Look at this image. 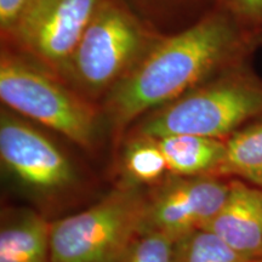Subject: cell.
Here are the masks:
<instances>
[{"label": "cell", "mask_w": 262, "mask_h": 262, "mask_svg": "<svg viewBox=\"0 0 262 262\" xmlns=\"http://www.w3.org/2000/svg\"><path fill=\"white\" fill-rule=\"evenodd\" d=\"M262 29L215 5L198 21L164 35L135 70L100 103L108 137L118 148L140 118L224 72L250 63Z\"/></svg>", "instance_id": "cell-1"}, {"label": "cell", "mask_w": 262, "mask_h": 262, "mask_svg": "<svg viewBox=\"0 0 262 262\" xmlns=\"http://www.w3.org/2000/svg\"><path fill=\"white\" fill-rule=\"evenodd\" d=\"M229 183L219 175H169L147 193L142 231L178 239L206 227L224 205Z\"/></svg>", "instance_id": "cell-8"}, {"label": "cell", "mask_w": 262, "mask_h": 262, "mask_svg": "<svg viewBox=\"0 0 262 262\" xmlns=\"http://www.w3.org/2000/svg\"><path fill=\"white\" fill-rule=\"evenodd\" d=\"M122 182L137 187H156L171 175L158 139L127 134L118 147Z\"/></svg>", "instance_id": "cell-12"}, {"label": "cell", "mask_w": 262, "mask_h": 262, "mask_svg": "<svg viewBox=\"0 0 262 262\" xmlns=\"http://www.w3.org/2000/svg\"><path fill=\"white\" fill-rule=\"evenodd\" d=\"M216 175L239 179L262 188V116L235 131Z\"/></svg>", "instance_id": "cell-13"}, {"label": "cell", "mask_w": 262, "mask_h": 262, "mask_svg": "<svg viewBox=\"0 0 262 262\" xmlns=\"http://www.w3.org/2000/svg\"><path fill=\"white\" fill-rule=\"evenodd\" d=\"M34 0H0V40L16 31Z\"/></svg>", "instance_id": "cell-17"}, {"label": "cell", "mask_w": 262, "mask_h": 262, "mask_svg": "<svg viewBox=\"0 0 262 262\" xmlns=\"http://www.w3.org/2000/svg\"><path fill=\"white\" fill-rule=\"evenodd\" d=\"M49 222L29 208L6 209L0 226V262H50Z\"/></svg>", "instance_id": "cell-10"}, {"label": "cell", "mask_w": 262, "mask_h": 262, "mask_svg": "<svg viewBox=\"0 0 262 262\" xmlns=\"http://www.w3.org/2000/svg\"><path fill=\"white\" fill-rule=\"evenodd\" d=\"M250 262H262V258H260V260H254V261H250Z\"/></svg>", "instance_id": "cell-19"}, {"label": "cell", "mask_w": 262, "mask_h": 262, "mask_svg": "<svg viewBox=\"0 0 262 262\" xmlns=\"http://www.w3.org/2000/svg\"><path fill=\"white\" fill-rule=\"evenodd\" d=\"M45 130L0 108L3 172L34 202L52 205L77 189L80 176L72 157Z\"/></svg>", "instance_id": "cell-6"}, {"label": "cell", "mask_w": 262, "mask_h": 262, "mask_svg": "<svg viewBox=\"0 0 262 262\" xmlns=\"http://www.w3.org/2000/svg\"><path fill=\"white\" fill-rule=\"evenodd\" d=\"M176 239L155 231H142L118 262H172Z\"/></svg>", "instance_id": "cell-16"}, {"label": "cell", "mask_w": 262, "mask_h": 262, "mask_svg": "<svg viewBox=\"0 0 262 262\" xmlns=\"http://www.w3.org/2000/svg\"><path fill=\"white\" fill-rule=\"evenodd\" d=\"M172 262H250L208 228H198L176 239Z\"/></svg>", "instance_id": "cell-15"}, {"label": "cell", "mask_w": 262, "mask_h": 262, "mask_svg": "<svg viewBox=\"0 0 262 262\" xmlns=\"http://www.w3.org/2000/svg\"><path fill=\"white\" fill-rule=\"evenodd\" d=\"M158 142L171 175H216L226 155L225 141L210 137L169 135Z\"/></svg>", "instance_id": "cell-11"}, {"label": "cell", "mask_w": 262, "mask_h": 262, "mask_svg": "<svg viewBox=\"0 0 262 262\" xmlns=\"http://www.w3.org/2000/svg\"><path fill=\"white\" fill-rule=\"evenodd\" d=\"M162 37L125 0H101L61 78L100 104Z\"/></svg>", "instance_id": "cell-4"}, {"label": "cell", "mask_w": 262, "mask_h": 262, "mask_svg": "<svg viewBox=\"0 0 262 262\" xmlns=\"http://www.w3.org/2000/svg\"><path fill=\"white\" fill-rule=\"evenodd\" d=\"M150 27L163 35L173 34L198 21L216 0H125Z\"/></svg>", "instance_id": "cell-14"}, {"label": "cell", "mask_w": 262, "mask_h": 262, "mask_svg": "<svg viewBox=\"0 0 262 262\" xmlns=\"http://www.w3.org/2000/svg\"><path fill=\"white\" fill-rule=\"evenodd\" d=\"M235 253L249 261L262 258V188L231 179L227 198L206 225Z\"/></svg>", "instance_id": "cell-9"}, {"label": "cell", "mask_w": 262, "mask_h": 262, "mask_svg": "<svg viewBox=\"0 0 262 262\" xmlns=\"http://www.w3.org/2000/svg\"><path fill=\"white\" fill-rule=\"evenodd\" d=\"M216 5L227 10L247 26L262 29V0H216Z\"/></svg>", "instance_id": "cell-18"}, {"label": "cell", "mask_w": 262, "mask_h": 262, "mask_svg": "<svg viewBox=\"0 0 262 262\" xmlns=\"http://www.w3.org/2000/svg\"><path fill=\"white\" fill-rule=\"evenodd\" d=\"M0 100L2 106L88 153H96L110 140L100 104L35 61L6 48L0 50Z\"/></svg>", "instance_id": "cell-2"}, {"label": "cell", "mask_w": 262, "mask_h": 262, "mask_svg": "<svg viewBox=\"0 0 262 262\" xmlns=\"http://www.w3.org/2000/svg\"><path fill=\"white\" fill-rule=\"evenodd\" d=\"M100 3L34 0L16 31L2 41V48L25 55L61 78Z\"/></svg>", "instance_id": "cell-7"}, {"label": "cell", "mask_w": 262, "mask_h": 262, "mask_svg": "<svg viewBox=\"0 0 262 262\" xmlns=\"http://www.w3.org/2000/svg\"><path fill=\"white\" fill-rule=\"evenodd\" d=\"M145 188L120 183L77 214L51 222L50 262H118L142 231Z\"/></svg>", "instance_id": "cell-5"}, {"label": "cell", "mask_w": 262, "mask_h": 262, "mask_svg": "<svg viewBox=\"0 0 262 262\" xmlns=\"http://www.w3.org/2000/svg\"><path fill=\"white\" fill-rule=\"evenodd\" d=\"M262 116V78L245 63L140 118L127 134L195 135L226 141ZM125 137V136H124Z\"/></svg>", "instance_id": "cell-3"}]
</instances>
